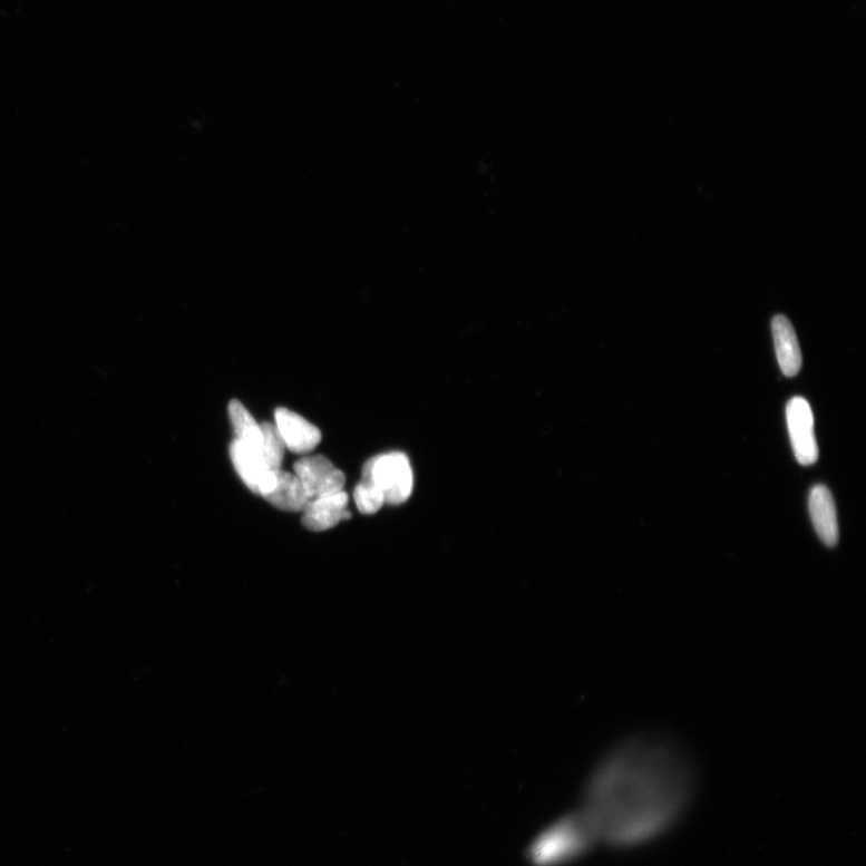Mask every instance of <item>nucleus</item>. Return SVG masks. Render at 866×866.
Returning <instances> with one entry per match:
<instances>
[{"label": "nucleus", "mask_w": 866, "mask_h": 866, "mask_svg": "<svg viewBox=\"0 0 866 866\" xmlns=\"http://www.w3.org/2000/svg\"><path fill=\"white\" fill-rule=\"evenodd\" d=\"M691 762L672 741L634 738L592 777L583 814L597 839L619 847L646 844L674 827L693 794Z\"/></svg>", "instance_id": "nucleus-1"}, {"label": "nucleus", "mask_w": 866, "mask_h": 866, "mask_svg": "<svg viewBox=\"0 0 866 866\" xmlns=\"http://www.w3.org/2000/svg\"><path fill=\"white\" fill-rule=\"evenodd\" d=\"M597 840L594 828L581 813L543 833L529 855L538 866H554L582 855Z\"/></svg>", "instance_id": "nucleus-2"}, {"label": "nucleus", "mask_w": 866, "mask_h": 866, "mask_svg": "<svg viewBox=\"0 0 866 866\" xmlns=\"http://www.w3.org/2000/svg\"><path fill=\"white\" fill-rule=\"evenodd\" d=\"M362 479L373 483L386 498V504L398 506L413 492V470L407 455L389 453L369 460L362 469Z\"/></svg>", "instance_id": "nucleus-3"}, {"label": "nucleus", "mask_w": 866, "mask_h": 866, "mask_svg": "<svg viewBox=\"0 0 866 866\" xmlns=\"http://www.w3.org/2000/svg\"><path fill=\"white\" fill-rule=\"evenodd\" d=\"M787 424L796 458L804 466L818 459V447L814 430V413L809 402L794 398L787 405Z\"/></svg>", "instance_id": "nucleus-4"}, {"label": "nucleus", "mask_w": 866, "mask_h": 866, "mask_svg": "<svg viewBox=\"0 0 866 866\" xmlns=\"http://www.w3.org/2000/svg\"><path fill=\"white\" fill-rule=\"evenodd\" d=\"M294 474L310 497L318 498L343 492L346 476L323 455H314L295 463Z\"/></svg>", "instance_id": "nucleus-5"}, {"label": "nucleus", "mask_w": 866, "mask_h": 866, "mask_svg": "<svg viewBox=\"0 0 866 866\" xmlns=\"http://www.w3.org/2000/svg\"><path fill=\"white\" fill-rule=\"evenodd\" d=\"M276 428L286 449L295 454H308L317 448L322 434L313 424L291 409L279 408L275 413Z\"/></svg>", "instance_id": "nucleus-6"}, {"label": "nucleus", "mask_w": 866, "mask_h": 866, "mask_svg": "<svg viewBox=\"0 0 866 866\" xmlns=\"http://www.w3.org/2000/svg\"><path fill=\"white\" fill-rule=\"evenodd\" d=\"M231 457L236 473L255 494L264 495L275 480L276 470H271L263 460L260 451L253 450L233 440Z\"/></svg>", "instance_id": "nucleus-7"}, {"label": "nucleus", "mask_w": 866, "mask_h": 866, "mask_svg": "<svg viewBox=\"0 0 866 866\" xmlns=\"http://www.w3.org/2000/svg\"><path fill=\"white\" fill-rule=\"evenodd\" d=\"M348 495L344 492L313 498L302 510V525L313 532H322L338 526L351 518L347 509Z\"/></svg>", "instance_id": "nucleus-8"}, {"label": "nucleus", "mask_w": 866, "mask_h": 866, "mask_svg": "<svg viewBox=\"0 0 866 866\" xmlns=\"http://www.w3.org/2000/svg\"><path fill=\"white\" fill-rule=\"evenodd\" d=\"M809 508L819 539L828 546L837 545L839 542L837 508L831 493L825 485H817L811 490Z\"/></svg>", "instance_id": "nucleus-9"}, {"label": "nucleus", "mask_w": 866, "mask_h": 866, "mask_svg": "<svg viewBox=\"0 0 866 866\" xmlns=\"http://www.w3.org/2000/svg\"><path fill=\"white\" fill-rule=\"evenodd\" d=\"M270 505L285 512H302L312 499L295 474L276 470L275 480L263 495Z\"/></svg>", "instance_id": "nucleus-10"}, {"label": "nucleus", "mask_w": 866, "mask_h": 866, "mask_svg": "<svg viewBox=\"0 0 866 866\" xmlns=\"http://www.w3.org/2000/svg\"><path fill=\"white\" fill-rule=\"evenodd\" d=\"M772 335L775 351L785 376L795 377L801 370L802 357L797 333L791 322L785 315L772 319Z\"/></svg>", "instance_id": "nucleus-11"}, {"label": "nucleus", "mask_w": 866, "mask_h": 866, "mask_svg": "<svg viewBox=\"0 0 866 866\" xmlns=\"http://www.w3.org/2000/svg\"><path fill=\"white\" fill-rule=\"evenodd\" d=\"M230 417L240 444L262 454V425L257 424L240 401L230 403Z\"/></svg>", "instance_id": "nucleus-12"}, {"label": "nucleus", "mask_w": 866, "mask_h": 866, "mask_svg": "<svg viewBox=\"0 0 866 866\" xmlns=\"http://www.w3.org/2000/svg\"><path fill=\"white\" fill-rule=\"evenodd\" d=\"M262 457L271 470H279L283 464L285 446L276 425L262 424Z\"/></svg>", "instance_id": "nucleus-13"}, {"label": "nucleus", "mask_w": 866, "mask_h": 866, "mask_svg": "<svg viewBox=\"0 0 866 866\" xmlns=\"http://www.w3.org/2000/svg\"><path fill=\"white\" fill-rule=\"evenodd\" d=\"M356 504L362 514H374L386 505V498L377 486L361 479L354 492Z\"/></svg>", "instance_id": "nucleus-14"}]
</instances>
